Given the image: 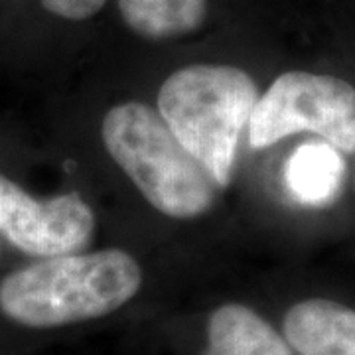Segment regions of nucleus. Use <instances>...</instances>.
<instances>
[{"label": "nucleus", "mask_w": 355, "mask_h": 355, "mask_svg": "<svg viewBox=\"0 0 355 355\" xmlns=\"http://www.w3.org/2000/svg\"><path fill=\"white\" fill-rule=\"evenodd\" d=\"M140 286L142 268L123 249L62 254L2 280L0 312L26 328H62L113 314Z\"/></svg>", "instance_id": "f257e3e1"}, {"label": "nucleus", "mask_w": 355, "mask_h": 355, "mask_svg": "<svg viewBox=\"0 0 355 355\" xmlns=\"http://www.w3.org/2000/svg\"><path fill=\"white\" fill-rule=\"evenodd\" d=\"M257 99V83L241 67L191 64L166 77L156 111L217 188H227Z\"/></svg>", "instance_id": "f03ea898"}, {"label": "nucleus", "mask_w": 355, "mask_h": 355, "mask_svg": "<svg viewBox=\"0 0 355 355\" xmlns=\"http://www.w3.org/2000/svg\"><path fill=\"white\" fill-rule=\"evenodd\" d=\"M101 137L114 164L156 211L196 219L214 207L216 182L184 150L154 107L140 101L114 105L103 116Z\"/></svg>", "instance_id": "7ed1b4c3"}, {"label": "nucleus", "mask_w": 355, "mask_h": 355, "mask_svg": "<svg viewBox=\"0 0 355 355\" xmlns=\"http://www.w3.org/2000/svg\"><path fill=\"white\" fill-rule=\"evenodd\" d=\"M247 130L251 148L314 132L342 154H354L355 87L342 77L286 71L259 95Z\"/></svg>", "instance_id": "20e7f679"}, {"label": "nucleus", "mask_w": 355, "mask_h": 355, "mask_svg": "<svg viewBox=\"0 0 355 355\" xmlns=\"http://www.w3.org/2000/svg\"><path fill=\"white\" fill-rule=\"evenodd\" d=\"M95 214L77 191L48 200L32 198L0 176V235L40 259L81 253L95 233Z\"/></svg>", "instance_id": "39448f33"}, {"label": "nucleus", "mask_w": 355, "mask_h": 355, "mask_svg": "<svg viewBox=\"0 0 355 355\" xmlns=\"http://www.w3.org/2000/svg\"><path fill=\"white\" fill-rule=\"evenodd\" d=\"M282 331L298 355H355V310L328 298L292 306Z\"/></svg>", "instance_id": "423d86ee"}, {"label": "nucleus", "mask_w": 355, "mask_h": 355, "mask_svg": "<svg viewBox=\"0 0 355 355\" xmlns=\"http://www.w3.org/2000/svg\"><path fill=\"white\" fill-rule=\"evenodd\" d=\"M205 355H294L291 345L249 306L223 304L207 322Z\"/></svg>", "instance_id": "0eeeda50"}, {"label": "nucleus", "mask_w": 355, "mask_h": 355, "mask_svg": "<svg viewBox=\"0 0 355 355\" xmlns=\"http://www.w3.org/2000/svg\"><path fill=\"white\" fill-rule=\"evenodd\" d=\"M345 178V160L326 140H310L291 154L284 180L291 196L302 205L324 207L336 202Z\"/></svg>", "instance_id": "6e6552de"}, {"label": "nucleus", "mask_w": 355, "mask_h": 355, "mask_svg": "<svg viewBox=\"0 0 355 355\" xmlns=\"http://www.w3.org/2000/svg\"><path fill=\"white\" fill-rule=\"evenodd\" d=\"M127 28L142 40L166 42L198 32L207 18V0H116Z\"/></svg>", "instance_id": "1a4fd4ad"}, {"label": "nucleus", "mask_w": 355, "mask_h": 355, "mask_svg": "<svg viewBox=\"0 0 355 355\" xmlns=\"http://www.w3.org/2000/svg\"><path fill=\"white\" fill-rule=\"evenodd\" d=\"M42 6L53 16L71 22H83L105 8L107 0H40Z\"/></svg>", "instance_id": "9d476101"}]
</instances>
